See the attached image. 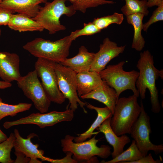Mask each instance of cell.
Masks as SVG:
<instances>
[{
  "mask_svg": "<svg viewBox=\"0 0 163 163\" xmlns=\"http://www.w3.org/2000/svg\"><path fill=\"white\" fill-rule=\"evenodd\" d=\"M136 67L139 72L136 86L139 95L141 99H144L148 89L150 95L151 111L158 113L160 111L161 106L155 82L159 77L163 79V69L159 70L155 67L153 56L148 50L140 53Z\"/></svg>",
  "mask_w": 163,
  "mask_h": 163,
  "instance_id": "1",
  "label": "cell"
},
{
  "mask_svg": "<svg viewBox=\"0 0 163 163\" xmlns=\"http://www.w3.org/2000/svg\"><path fill=\"white\" fill-rule=\"evenodd\" d=\"M137 98L133 94L117 100L110 120L111 128L117 136L130 134L132 127L141 111Z\"/></svg>",
  "mask_w": 163,
  "mask_h": 163,
  "instance_id": "2",
  "label": "cell"
},
{
  "mask_svg": "<svg viewBox=\"0 0 163 163\" xmlns=\"http://www.w3.org/2000/svg\"><path fill=\"white\" fill-rule=\"evenodd\" d=\"M72 41L69 35L54 41L37 38L27 42L23 48L37 58L59 63L68 56Z\"/></svg>",
  "mask_w": 163,
  "mask_h": 163,
  "instance_id": "3",
  "label": "cell"
},
{
  "mask_svg": "<svg viewBox=\"0 0 163 163\" xmlns=\"http://www.w3.org/2000/svg\"><path fill=\"white\" fill-rule=\"evenodd\" d=\"M96 135L89 140L78 142H73L75 137L66 135L61 140L62 151L65 153L71 152L78 161H85L99 162L97 156L103 159L108 158L111 155V148L108 145H102L100 147L97 144L99 140L96 139Z\"/></svg>",
  "mask_w": 163,
  "mask_h": 163,
  "instance_id": "4",
  "label": "cell"
},
{
  "mask_svg": "<svg viewBox=\"0 0 163 163\" xmlns=\"http://www.w3.org/2000/svg\"><path fill=\"white\" fill-rule=\"evenodd\" d=\"M67 0H54L46 2L41 7L36 15L32 18L37 21L43 28L47 30L50 34L65 30L66 27L60 21L63 15L70 17L74 15L76 11L72 5L66 6Z\"/></svg>",
  "mask_w": 163,
  "mask_h": 163,
  "instance_id": "5",
  "label": "cell"
},
{
  "mask_svg": "<svg viewBox=\"0 0 163 163\" xmlns=\"http://www.w3.org/2000/svg\"><path fill=\"white\" fill-rule=\"evenodd\" d=\"M125 62L122 61L116 64L109 65L99 73L102 80L115 90L118 98L120 94L127 90H132L138 97L139 93L136 82L139 72L135 70L125 71L123 66Z\"/></svg>",
  "mask_w": 163,
  "mask_h": 163,
  "instance_id": "6",
  "label": "cell"
},
{
  "mask_svg": "<svg viewBox=\"0 0 163 163\" xmlns=\"http://www.w3.org/2000/svg\"><path fill=\"white\" fill-rule=\"evenodd\" d=\"M141 111L133 125L130 134L143 156L146 155L149 151H153L156 155L163 152V144L156 145L150 139L151 133L150 118L145 111L142 99L140 101Z\"/></svg>",
  "mask_w": 163,
  "mask_h": 163,
  "instance_id": "7",
  "label": "cell"
},
{
  "mask_svg": "<svg viewBox=\"0 0 163 163\" xmlns=\"http://www.w3.org/2000/svg\"><path fill=\"white\" fill-rule=\"evenodd\" d=\"M16 81L18 87L31 100L37 110L41 113L47 112L51 102L38 78L35 69L25 76H21Z\"/></svg>",
  "mask_w": 163,
  "mask_h": 163,
  "instance_id": "8",
  "label": "cell"
},
{
  "mask_svg": "<svg viewBox=\"0 0 163 163\" xmlns=\"http://www.w3.org/2000/svg\"><path fill=\"white\" fill-rule=\"evenodd\" d=\"M56 63L46 59L38 58L35 62L34 68L51 102L61 104L65 101L66 98L58 87L55 71Z\"/></svg>",
  "mask_w": 163,
  "mask_h": 163,
  "instance_id": "9",
  "label": "cell"
},
{
  "mask_svg": "<svg viewBox=\"0 0 163 163\" xmlns=\"http://www.w3.org/2000/svg\"><path fill=\"white\" fill-rule=\"evenodd\" d=\"M55 71L59 88L65 98L69 101V109L75 111L79 105L84 112L87 113V111L84 108L86 103L82 101L79 99L77 91L76 80L77 73L60 63H56Z\"/></svg>",
  "mask_w": 163,
  "mask_h": 163,
  "instance_id": "10",
  "label": "cell"
},
{
  "mask_svg": "<svg viewBox=\"0 0 163 163\" xmlns=\"http://www.w3.org/2000/svg\"><path fill=\"white\" fill-rule=\"evenodd\" d=\"M74 111L69 109L63 111H53L47 113H33L18 120L4 123L3 126L8 129L15 126L22 124H34L40 128L51 126L63 121H72L74 117Z\"/></svg>",
  "mask_w": 163,
  "mask_h": 163,
  "instance_id": "11",
  "label": "cell"
},
{
  "mask_svg": "<svg viewBox=\"0 0 163 163\" xmlns=\"http://www.w3.org/2000/svg\"><path fill=\"white\" fill-rule=\"evenodd\" d=\"M126 47V45L118 46L116 43L108 37L105 38L100 45L98 52L95 53L89 71L99 73L106 67L110 61L122 53Z\"/></svg>",
  "mask_w": 163,
  "mask_h": 163,
  "instance_id": "12",
  "label": "cell"
},
{
  "mask_svg": "<svg viewBox=\"0 0 163 163\" xmlns=\"http://www.w3.org/2000/svg\"><path fill=\"white\" fill-rule=\"evenodd\" d=\"M20 59L14 53L0 51V77L3 81L11 82L21 77L19 69Z\"/></svg>",
  "mask_w": 163,
  "mask_h": 163,
  "instance_id": "13",
  "label": "cell"
},
{
  "mask_svg": "<svg viewBox=\"0 0 163 163\" xmlns=\"http://www.w3.org/2000/svg\"><path fill=\"white\" fill-rule=\"evenodd\" d=\"M14 134L15 139L14 147L15 151L22 153L30 159L39 158L42 161H49L50 158L43 156L44 152L42 150L38 149L39 145L34 144L31 141L32 138L37 136L36 134L31 133L27 136L26 139H24L20 135L17 129H14Z\"/></svg>",
  "mask_w": 163,
  "mask_h": 163,
  "instance_id": "14",
  "label": "cell"
},
{
  "mask_svg": "<svg viewBox=\"0 0 163 163\" xmlns=\"http://www.w3.org/2000/svg\"><path fill=\"white\" fill-rule=\"evenodd\" d=\"M111 118L106 119L96 129L104 134L107 142L112 146L113 150L111 155L113 158L124 151L125 146L131 140L129 137L125 134L118 136L114 133L110 124Z\"/></svg>",
  "mask_w": 163,
  "mask_h": 163,
  "instance_id": "15",
  "label": "cell"
},
{
  "mask_svg": "<svg viewBox=\"0 0 163 163\" xmlns=\"http://www.w3.org/2000/svg\"><path fill=\"white\" fill-rule=\"evenodd\" d=\"M47 2V0H3L0 5L14 13L23 14L33 18L41 7L40 4Z\"/></svg>",
  "mask_w": 163,
  "mask_h": 163,
  "instance_id": "16",
  "label": "cell"
},
{
  "mask_svg": "<svg viewBox=\"0 0 163 163\" xmlns=\"http://www.w3.org/2000/svg\"><path fill=\"white\" fill-rule=\"evenodd\" d=\"M95 53L90 52L84 46H81L78 53L71 58H66L60 63L76 73L89 71L94 57Z\"/></svg>",
  "mask_w": 163,
  "mask_h": 163,
  "instance_id": "17",
  "label": "cell"
},
{
  "mask_svg": "<svg viewBox=\"0 0 163 163\" xmlns=\"http://www.w3.org/2000/svg\"><path fill=\"white\" fill-rule=\"evenodd\" d=\"M80 97L82 99H94L103 103L110 110L113 114L118 99L115 90L103 81L96 89Z\"/></svg>",
  "mask_w": 163,
  "mask_h": 163,
  "instance_id": "18",
  "label": "cell"
},
{
  "mask_svg": "<svg viewBox=\"0 0 163 163\" xmlns=\"http://www.w3.org/2000/svg\"><path fill=\"white\" fill-rule=\"evenodd\" d=\"M76 80L77 91L80 97L94 90L103 82L99 73L90 71L76 73Z\"/></svg>",
  "mask_w": 163,
  "mask_h": 163,
  "instance_id": "19",
  "label": "cell"
},
{
  "mask_svg": "<svg viewBox=\"0 0 163 163\" xmlns=\"http://www.w3.org/2000/svg\"><path fill=\"white\" fill-rule=\"evenodd\" d=\"M11 29L19 32L42 31L44 28L36 21L21 14H13L7 25Z\"/></svg>",
  "mask_w": 163,
  "mask_h": 163,
  "instance_id": "20",
  "label": "cell"
},
{
  "mask_svg": "<svg viewBox=\"0 0 163 163\" xmlns=\"http://www.w3.org/2000/svg\"><path fill=\"white\" fill-rule=\"evenodd\" d=\"M85 106L88 108L96 111L97 113V117L87 131L78 136L75 137L74 140L76 142L84 141L88 138L90 139L92 135L97 134L98 132L94 133H93L94 130L106 119L109 117H111L113 115L111 111L106 106L104 107H98L87 103H86Z\"/></svg>",
  "mask_w": 163,
  "mask_h": 163,
  "instance_id": "21",
  "label": "cell"
},
{
  "mask_svg": "<svg viewBox=\"0 0 163 163\" xmlns=\"http://www.w3.org/2000/svg\"><path fill=\"white\" fill-rule=\"evenodd\" d=\"M145 15L141 13H135L126 16L127 23L132 25L134 32L131 47L137 51H141L145 46V41L142 34L143 19Z\"/></svg>",
  "mask_w": 163,
  "mask_h": 163,
  "instance_id": "22",
  "label": "cell"
},
{
  "mask_svg": "<svg viewBox=\"0 0 163 163\" xmlns=\"http://www.w3.org/2000/svg\"><path fill=\"white\" fill-rule=\"evenodd\" d=\"M143 156L137 146L135 141L133 139L129 147L125 151H123L119 155L111 160L107 161L103 160L101 162L131 163L132 161L139 159Z\"/></svg>",
  "mask_w": 163,
  "mask_h": 163,
  "instance_id": "23",
  "label": "cell"
},
{
  "mask_svg": "<svg viewBox=\"0 0 163 163\" xmlns=\"http://www.w3.org/2000/svg\"><path fill=\"white\" fill-rule=\"evenodd\" d=\"M125 4L121 8L122 14L126 17L135 13H141L145 16L149 14L147 0H125Z\"/></svg>",
  "mask_w": 163,
  "mask_h": 163,
  "instance_id": "24",
  "label": "cell"
},
{
  "mask_svg": "<svg viewBox=\"0 0 163 163\" xmlns=\"http://www.w3.org/2000/svg\"><path fill=\"white\" fill-rule=\"evenodd\" d=\"M32 104L20 103L15 105H11L3 103L0 97V120L8 116L14 117L18 113L29 110Z\"/></svg>",
  "mask_w": 163,
  "mask_h": 163,
  "instance_id": "25",
  "label": "cell"
},
{
  "mask_svg": "<svg viewBox=\"0 0 163 163\" xmlns=\"http://www.w3.org/2000/svg\"><path fill=\"white\" fill-rule=\"evenodd\" d=\"M74 9L85 13L87 9L106 4H113V1L107 0H70Z\"/></svg>",
  "mask_w": 163,
  "mask_h": 163,
  "instance_id": "26",
  "label": "cell"
},
{
  "mask_svg": "<svg viewBox=\"0 0 163 163\" xmlns=\"http://www.w3.org/2000/svg\"><path fill=\"white\" fill-rule=\"evenodd\" d=\"M15 139L14 133H11L8 139L0 143V162L14 163V160L11 157V152L14 147Z\"/></svg>",
  "mask_w": 163,
  "mask_h": 163,
  "instance_id": "27",
  "label": "cell"
},
{
  "mask_svg": "<svg viewBox=\"0 0 163 163\" xmlns=\"http://www.w3.org/2000/svg\"><path fill=\"white\" fill-rule=\"evenodd\" d=\"M124 19L123 14L115 12L113 14L94 19L92 22L100 30L107 28L113 24H120Z\"/></svg>",
  "mask_w": 163,
  "mask_h": 163,
  "instance_id": "28",
  "label": "cell"
},
{
  "mask_svg": "<svg viewBox=\"0 0 163 163\" xmlns=\"http://www.w3.org/2000/svg\"><path fill=\"white\" fill-rule=\"evenodd\" d=\"M101 30L92 22H89L84 23L82 28L72 32L69 36L73 41L79 37L93 35L101 32Z\"/></svg>",
  "mask_w": 163,
  "mask_h": 163,
  "instance_id": "29",
  "label": "cell"
},
{
  "mask_svg": "<svg viewBox=\"0 0 163 163\" xmlns=\"http://www.w3.org/2000/svg\"><path fill=\"white\" fill-rule=\"evenodd\" d=\"M163 20V4L158 6L153 12L149 20L143 24L142 30L147 32L149 27L158 21Z\"/></svg>",
  "mask_w": 163,
  "mask_h": 163,
  "instance_id": "30",
  "label": "cell"
},
{
  "mask_svg": "<svg viewBox=\"0 0 163 163\" xmlns=\"http://www.w3.org/2000/svg\"><path fill=\"white\" fill-rule=\"evenodd\" d=\"M13 14L12 11L0 5V26L7 25Z\"/></svg>",
  "mask_w": 163,
  "mask_h": 163,
  "instance_id": "31",
  "label": "cell"
},
{
  "mask_svg": "<svg viewBox=\"0 0 163 163\" xmlns=\"http://www.w3.org/2000/svg\"><path fill=\"white\" fill-rule=\"evenodd\" d=\"M162 161L160 159L155 160L151 153L143 156L139 159L132 161L131 163H159Z\"/></svg>",
  "mask_w": 163,
  "mask_h": 163,
  "instance_id": "32",
  "label": "cell"
},
{
  "mask_svg": "<svg viewBox=\"0 0 163 163\" xmlns=\"http://www.w3.org/2000/svg\"><path fill=\"white\" fill-rule=\"evenodd\" d=\"M66 156L63 158L61 159H52L50 158V162L53 163H77L78 161L75 159H72L71 156L72 154L70 152L66 153Z\"/></svg>",
  "mask_w": 163,
  "mask_h": 163,
  "instance_id": "33",
  "label": "cell"
},
{
  "mask_svg": "<svg viewBox=\"0 0 163 163\" xmlns=\"http://www.w3.org/2000/svg\"><path fill=\"white\" fill-rule=\"evenodd\" d=\"M14 154L16 158L15 160H14V163L29 162L30 158L27 157L22 153L15 151Z\"/></svg>",
  "mask_w": 163,
  "mask_h": 163,
  "instance_id": "34",
  "label": "cell"
},
{
  "mask_svg": "<svg viewBox=\"0 0 163 163\" xmlns=\"http://www.w3.org/2000/svg\"><path fill=\"white\" fill-rule=\"evenodd\" d=\"M163 4V0H148L147 5L148 8L155 6H157Z\"/></svg>",
  "mask_w": 163,
  "mask_h": 163,
  "instance_id": "35",
  "label": "cell"
},
{
  "mask_svg": "<svg viewBox=\"0 0 163 163\" xmlns=\"http://www.w3.org/2000/svg\"><path fill=\"white\" fill-rule=\"evenodd\" d=\"M12 86L11 82H7L3 81H0V89H5Z\"/></svg>",
  "mask_w": 163,
  "mask_h": 163,
  "instance_id": "36",
  "label": "cell"
},
{
  "mask_svg": "<svg viewBox=\"0 0 163 163\" xmlns=\"http://www.w3.org/2000/svg\"><path fill=\"white\" fill-rule=\"evenodd\" d=\"M8 138L7 135L3 132L0 128V143L5 141Z\"/></svg>",
  "mask_w": 163,
  "mask_h": 163,
  "instance_id": "37",
  "label": "cell"
},
{
  "mask_svg": "<svg viewBox=\"0 0 163 163\" xmlns=\"http://www.w3.org/2000/svg\"><path fill=\"white\" fill-rule=\"evenodd\" d=\"M37 158H34L30 159V160L29 161L30 163H42V161H40Z\"/></svg>",
  "mask_w": 163,
  "mask_h": 163,
  "instance_id": "38",
  "label": "cell"
},
{
  "mask_svg": "<svg viewBox=\"0 0 163 163\" xmlns=\"http://www.w3.org/2000/svg\"><path fill=\"white\" fill-rule=\"evenodd\" d=\"M1 34H2V30H1V29L0 28V37L1 36Z\"/></svg>",
  "mask_w": 163,
  "mask_h": 163,
  "instance_id": "39",
  "label": "cell"
},
{
  "mask_svg": "<svg viewBox=\"0 0 163 163\" xmlns=\"http://www.w3.org/2000/svg\"><path fill=\"white\" fill-rule=\"evenodd\" d=\"M3 0H0V4Z\"/></svg>",
  "mask_w": 163,
  "mask_h": 163,
  "instance_id": "40",
  "label": "cell"
}]
</instances>
